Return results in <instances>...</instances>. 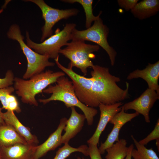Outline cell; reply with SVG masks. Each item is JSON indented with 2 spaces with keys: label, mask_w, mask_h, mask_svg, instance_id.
<instances>
[{
  "label": "cell",
  "mask_w": 159,
  "mask_h": 159,
  "mask_svg": "<svg viewBox=\"0 0 159 159\" xmlns=\"http://www.w3.org/2000/svg\"><path fill=\"white\" fill-rule=\"evenodd\" d=\"M59 58L54 60L56 64L71 79L77 97L86 106L94 108L101 103L112 105L125 99L126 90L117 84L120 81V79L112 75L108 68L94 65L91 77H86L76 73L71 67L66 68L63 66Z\"/></svg>",
  "instance_id": "obj_1"
},
{
  "label": "cell",
  "mask_w": 159,
  "mask_h": 159,
  "mask_svg": "<svg viewBox=\"0 0 159 159\" xmlns=\"http://www.w3.org/2000/svg\"><path fill=\"white\" fill-rule=\"evenodd\" d=\"M42 92L52 95L47 99L39 100V102L45 105L51 101H58L63 102L68 108L77 107L83 112L88 125H92L94 117L98 113L97 110L86 106L79 100L75 94L72 81L67 77L65 76L60 77L55 85H49Z\"/></svg>",
  "instance_id": "obj_2"
},
{
  "label": "cell",
  "mask_w": 159,
  "mask_h": 159,
  "mask_svg": "<svg viewBox=\"0 0 159 159\" xmlns=\"http://www.w3.org/2000/svg\"><path fill=\"white\" fill-rule=\"evenodd\" d=\"M65 74L63 72H54L49 69L28 80L15 77L14 87L16 94L21 97L22 102L37 106L38 103L35 98L36 95L42 92L51 84L56 83L59 78Z\"/></svg>",
  "instance_id": "obj_3"
},
{
  "label": "cell",
  "mask_w": 159,
  "mask_h": 159,
  "mask_svg": "<svg viewBox=\"0 0 159 159\" xmlns=\"http://www.w3.org/2000/svg\"><path fill=\"white\" fill-rule=\"evenodd\" d=\"M7 35L9 39L16 40L19 43L21 49L26 59L27 68L23 76V79L28 80L44 72L46 67L55 65L54 63L49 61V58L48 56L36 52L25 43L24 37L21 34L18 25H11L7 33Z\"/></svg>",
  "instance_id": "obj_4"
},
{
  "label": "cell",
  "mask_w": 159,
  "mask_h": 159,
  "mask_svg": "<svg viewBox=\"0 0 159 159\" xmlns=\"http://www.w3.org/2000/svg\"><path fill=\"white\" fill-rule=\"evenodd\" d=\"M76 26L74 23H67L62 30L57 28L54 34L40 43L33 41L30 38L29 32L26 31V44L36 52L55 60L59 57V51L62 47L66 46L68 42L71 40L72 33Z\"/></svg>",
  "instance_id": "obj_5"
},
{
  "label": "cell",
  "mask_w": 159,
  "mask_h": 159,
  "mask_svg": "<svg viewBox=\"0 0 159 159\" xmlns=\"http://www.w3.org/2000/svg\"><path fill=\"white\" fill-rule=\"evenodd\" d=\"M66 46L60 50L59 53L70 60L68 66L79 68L84 76L86 75L87 68H92L94 65L91 60L95 57L93 53L98 51L100 47L87 44L85 41L80 40H72Z\"/></svg>",
  "instance_id": "obj_6"
},
{
  "label": "cell",
  "mask_w": 159,
  "mask_h": 159,
  "mask_svg": "<svg viewBox=\"0 0 159 159\" xmlns=\"http://www.w3.org/2000/svg\"><path fill=\"white\" fill-rule=\"evenodd\" d=\"M109 32L108 27L103 23L99 17L94 21L93 25L86 29L79 30L75 28L71 34L72 40L90 41L102 47L107 54L111 65H114L117 52L110 46L107 38Z\"/></svg>",
  "instance_id": "obj_7"
},
{
  "label": "cell",
  "mask_w": 159,
  "mask_h": 159,
  "mask_svg": "<svg viewBox=\"0 0 159 159\" xmlns=\"http://www.w3.org/2000/svg\"><path fill=\"white\" fill-rule=\"evenodd\" d=\"M25 1L31 2L36 4L41 9L42 17L45 21L42 27V36L40 41L43 42L53 34L52 28L55 24L62 19L77 15L79 10L75 8L59 9L52 8L48 5L43 0H26Z\"/></svg>",
  "instance_id": "obj_8"
},
{
  "label": "cell",
  "mask_w": 159,
  "mask_h": 159,
  "mask_svg": "<svg viewBox=\"0 0 159 159\" xmlns=\"http://www.w3.org/2000/svg\"><path fill=\"white\" fill-rule=\"evenodd\" d=\"M159 99V94L156 91L148 88L138 97L124 104L125 111L133 110L144 117L145 121L150 123L149 112L154 103Z\"/></svg>",
  "instance_id": "obj_9"
},
{
  "label": "cell",
  "mask_w": 159,
  "mask_h": 159,
  "mask_svg": "<svg viewBox=\"0 0 159 159\" xmlns=\"http://www.w3.org/2000/svg\"><path fill=\"white\" fill-rule=\"evenodd\" d=\"M139 115V114L136 112L131 113L125 112L123 107L122 106L121 110L117 113L109 122L113 125V127L106 140L104 143H101L98 148L101 154H104L107 148L111 146L115 142L119 140V133L122 126Z\"/></svg>",
  "instance_id": "obj_10"
},
{
  "label": "cell",
  "mask_w": 159,
  "mask_h": 159,
  "mask_svg": "<svg viewBox=\"0 0 159 159\" xmlns=\"http://www.w3.org/2000/svg\"><path fill=\"white\" fill-rule=\"evenodd\" d=\"M123 104L122 102H120L110 105L102 103L99 105L98 106L100 111L99 121L94 133L87 141L88 144L97 145L99 143L100 136L107 124L114 116L121 110L122 107H120Z\"/></svg>",
  "instance_id": "obj_11"
},
{
  "label": "cell",
  "mask_w": 159,
  "mask_h": 159,
  "mask_svg": "<svg viewBox=\"0 0 159 159\" xmlns=\"http://www.w3.org/2000/svg\"><path fill=\"white\" fill-rule=\"evenodd\" d=\"M67 120L66 117L62 118L56 130L50 135L44 143L36 146L33 156L34 159H39L46 155L48 151L54 150L61 145L62 134Z\"/></svg>",
  "instance_id": "obj_12"
},
{
  "label": "cell",
  "mask_w": 159,
  "mask_h": 159,
  "mask_svg": "<svg viewBox=\"0 0 159 159\" xmlns=\"http://www.w3.org/2000/svg\"><path fill=\"white\" fill-rule=\"evenodd\" d=\"M159 61L153 64L148 63L146 68L142 70L137 69L128 75L127 79L141 78L147 82L148 88L154 90L159 94Z\"/></svg>",
  "instance_id": "obj_13"
},
{
  "label": "cell",
  "mask_w": 159,
  "mask_h": 159,
  "mask_svg": "<svg viewBox=\"0 0 159 159\" xmlns=\"http://www.w3.org/2000/svg\"><path fill=\"white\" fill-rule=\"evenodd\" d=\"M36 147L17 143L8 147H0L1 159H34Z\"/></svg>",
  "instance_id": "obj_14"
},
{
  "label": "cell",
  "mask_w": 159,
  "mask_h": 159,
  "mask_svg": "<svg viewBox=\"0 0 159 159\" xmlns=\"http://www.w3.org/2000/svg\"><path fill=\"white\" fill-rule=\"evenodd\" d=\"M71 108V115L64 129L65 133L62 137V144L68 143L70 140L80 131L86 119L85 115L78 113L75 107Z\"/></svg>",
  "instance_id": "obj_15"
},
{
  "label": "cell",
  "mask_w": 159,
  "mask_h": 159,
  "mask_svg": "<svg viewBox=\"0 0 159 159\" xmlns=\"http://www.w3.org/2000/svg\"><path fill=\"white\" fill-rule=\"evenodd\" d=\"M5 123L11 125L29 144L36 146L39 141L37 136L31 133L29 128L23 125L15 115L14 112L7 110L2 114Z\"/></svg>",
  "instance_id": "obj_16"
},
{
  "label": "cell",
  "mask_w": 159,
  "mask_h": 159,
  "mask_svg": "<svg viewBox=\"0 0 159 159\" xmlns=\"http://www.w3.org/2000/svg\"><path fill=\"white\" fill-rule=\"evenodd\" d=\"M159 11V0H143L138 2L130 11L134 16L140 20L156 15Z\"/></svg>",
  "instance_id": "obj_17"
},
{
  "label": "cell",
  "mask_w": 159,
  "mask_h": 159,
  "mask_svg": "<svg viewBox=\"0 0 159 159\" xmlns=\"http://www.w3.org/2000/svg\"><path fill=\"white\" fill-rule=\"evenodd\" d=\"M17 143H27L11 125L5 122L0 124V147H8Z\"/></svg>",
  "instance_id": "obj_18"
},
{
  "label": "cell",
  "mask_w": 159,
  "mask_h": 159,
  "mask_svg": "<svg viewBox=\"0 0 159 159\" xmlns=\"http://www.w3.org/2000/svg\"><path fill=\"white\" fill-rule=\"evenodd\" d=\"M127 142L124 139H121L114 143L106 150L107 154L105 159H124L127 152L128 147Z\"/></svg>",
  "instance_id": "obj_19"
},
{
  "label": "cell",
  "mask_w": 159,
  "mask_h": 159,
  "mask_svg": "<svg viewBox=\"0 0 159 159\" xmlns=\"http://www.w3.org/2000/svg\"><path fill=\"white\" fill-rule=\"evenodd\" d=\"M131 137L136 148H133L132 151L131 157L133 159H159L152 148H147L145 145L140 144L133 135Z\"/></svg>",
  "instance_id": "obj_20"
},
{
  "label": "cell",
  "mask_w": 159,
  "mask_h": 159,
  "mask_svg": "<svg viewBox=\"0 0 159 159\" xmlns=\"http://www.w3.org/2000/svg\"><path fill=\"white\" fill-rule=\"evenodd\" d=\"M61 1L69 4L77 3L82 6L86 16L85 27L87 29L91 26L92 23L100 17L102 12L100 11L97 16H95L93 13L92 0H62Z\"/></svg>",
  "instance_id": "obj_21"
},
{
  "label": "cell",
  "mask_w": 159,
  "mask_h": 159,
  "mask_svg": "<svg viewBox=\"0 0 159 159\" xmlns=\"http://www.w3.org/2000/svg\"><path fill=\"white\" fill-rule=\"evenodd\" d=\"M88 150V147L86 145H82L77 148H74L70 146L68 143H66L63 146L58 149L53 159H65L72 153L77 152H81L85 155L87 156Z\"/></svg>",
  "instance_id": "obj_22"
},
{
  "label": "cell",
  "mask_w": 159,
  "mask_h": 159,
  "mask_svg": "<svg viewBox=\"0 0 159 159\" xmlns=\"http://www.w3.org/2000/svg\"><path fill=\"white\" fill-rule=\"evenodd\" d=\"M15 90L14 87L12 86L0 89V101L2 106V109L7 110L8 96L9 95L11 94Z\"/></svg>",
  "instance_id": "obj_23"
},
{
  "label": "cell",
  "mask_w": 159,
  "mask_h": 159,
  "mask_svg": "<svg viewBox=\"0 0 159 159\" xmlns=\"http://www.w3.org/2000/svg\"><path fill=\"white\" fill-rule=\"evenodd\" d=\"M159 140V120L158 119L153 130L146 137L138 141L140 144L145 145L153 140Z\"/></svg>",
  "instance_id": "obj_24"
},
{
  "label": "cell",
  "mask_w": 159,
  "mask_h": 159,
  "mask_svg": "<svg viewBox=\"0 0 159 159\" xmlns=\"http://www.w3.org/2000/svg\"><path fill=\"white\" fill-rule=\"evenodd\" d=\"M14 73L11 70L6 72L4 77L0 78V89L11 86L14 84Z\"/></svg>",
  "instance_id": "obj_25"
},
{
  "label": "cell",
  "mask_w": 159,
  "mask_h": 159,
  "mask_svg": "<svg viewBox=\"0 0 159 159\" xmlns=\"http://www.w3.org/2000/svg\"><path fill=\"white\" fill-rule=\"evenodd\" d=\"M7 110L15 111L17 113H19L21 112L17 98L12 94L9 95L8 97Z\"/></svg>",
  "instance_id": "obj_26"
},
{
  "label": "cell",
  "mask_w": 159,
  "mask_h": 159,
  "mask_svg": "<svg viewBox=\"0 0 159 159\" xmlns=\"http://www.w3.org/2000/svg\"><path fill=\"white\" fill-rule=\"evenodd\" d=\"M138 0H118L119 6L126 11H131L138 2Z\"/></svg>",
  "instance_id": "obj_27"
},
{
  "label": "cell",
  "mask_w": 159,
  "mask_h": 159,
  "mask_svg": "<svg viewBox=\"0 0 159 159\" xmlns=\"http://www.w3.org/2000/svg\"><path fill=\"white\" fill-rule=\"evenodd\" d=\"M88 155L90 159H102L97 145L88 144Z\"/></svg>",
  "instance_id": "obj_28"
},
{
  "label": "cell",
  "mask_w": 159,
  "mask_h": 159,
  "mask_svg": "<svg viewBox=\"0 0 159 159\" xmlns=\"http://www.w3.org/2000/svg\"><path fill=\"white\" fill-rule=\"evenodd\" d=\"M134 148V145L132 144L128 147L127 155L125 159H132L131 155V152L132 150Z\"/></svg>",
  "instance_id": "obj_29"
},
{
  "label": "cell",
  "mask_w": 159,
  "mask_h": 159,
  "mask_svg": "<svg viewBox=\"0 0 159 159\" xmlns=\"http://www.w3.org/2000/svg\"><path fill=\"white\" fill-rule=\"evenodd\" d=\"M2 107L1 108L0 107V124H4L5 123L2 117V114L3 113L2 112Z\"/></svg>",
  "instance_id": "obj_30"
},
{
  "label": "cell",
  "mask_w": 159,
  "mask_h": 159,
  "mask_svg": "<svg viewBox=\"0 0 159 159\" xmlns=\"http://www.w3.org/2000/svg\"><path fill=\"white\" fill-rule=\"evenodd\" d=\"M156 145L157 147L158 151H159V140H156Z\"/></svg>",
  "instance_id": "obj_31"
},
{
  "label": "cell",
  "mask_w": 159,
  "mask_h": 159,
  "mask_svg": "<svg viewBox=\"0 0 159 159\" xmlns=\"http://www.w3.org/2000/svg\"><path fill=\"white\" fill-rule=\"evenodd\" d=\"M3 11L4 9L2 8L0 9V14L3 12Z\"/></svg>",
  "instance_id": "obj_32"
},
{
  "label": "cell",
  "mask_w": 159,
  "mask_h": 159,
  "mask_svg": "<svg viewBox=\"0 0 159 159\" xmlns=\"http://www.w3.org/2000/svg\"><path fill=\"white\" fill-rule=\"evenodd\" d=\"M77 159H85V158H84L83 157L82 159L80 157H78L77 158Z\"/></svg>",
  "instance_id": "obj_33"
},
{
  "label": "cell",
  "mask_w": 159,
  "mask_h": 159,
  "mask_svg": "<svg viewBox=\"0 0 159 159\" xmlns=\"http://www.w3.org/2000/svg\"><path fill=\"white\" fill-rule=\"evenodd\" d=\"M0 159H1V152H0Z\"/></svg>",
  "instance_id": "obj_34"
}]
</instances>
